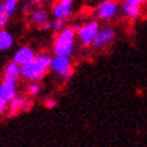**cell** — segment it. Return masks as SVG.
<instances>
[{
    "instance_id": "obj_17",
    "label": "cell",
    "mask_w": 147,
    "mask_h": 147,
    "mask_svg": "<svg viewBox=\"0 0 147 147\" xmlns=\"http://www.w3.org/2000/svg\"><path fill=\"white\" fill-rule=\"evenodd\" d=\"M18 3H19V0H4L5 11H7V13L9 15V18H11L13 13L16 12V8H18Z\"/></svg>"
},
{
    "instance_id": "obj_5",
    "label": "cell",
    "mask_w": 147,
    "mask_h": 147,
    "mask_svg": "<svg viewBox=\"0 0 147 147\" xmlns=\"http://www.w3.org/2000/svg\"><path fill=\"white\" fill-rule=\"evenodd\" d=\"M115 35H116V31L115 28L112 26H104L100 28L96 39H94V43H93V47L96 50H102L105 49L107 46H109L113 42L115 39Z\"/></svg>"
},
{
    "instance_id": "obj_3",
    "label": "cell",
    "mask_w": 147,
    "mask_h": 147,
    "mask_svg": "<svg viewBox=\"0 0 147 147\" xmlns=\"http://www.w3.org/2000/svg\"><path fill=\"white\" fill-rule=\"evenodd\" d=\"M51 71H54L57 76H59L62 80H69L73 77L74 69L71 66L70 57L65 55H54L51 59Z\"/></svg>"
},
{
    "instance_id": "obj_8",
    "label": "cell",
    "mask_w": 147,
    "mask_h": 147,
    "mask_svg": "<svg viewBox=\"0 0 147 147\" xmlns=\"http://www.w3.org/2000/svg\"><path fill=\"white\" fill-rule=\"evenodd\" d=\"M20 65L16 63L13 59L8 61L5 63L4 69H3V74H1V78L3 81H8V82H15L18 84L19 80H22V76H20Z\"/></svg>"
},
{
    "instance_id": "obj_12",
    "label": "cell",
    "mask_w": 147,
    "mask_h": 147,
    "mask_svg": "<svg viewBox=\"0 0 147 147\" xmlns=\"http://www.w3.org/2000/svg\"><path fill=\"white\" fill-rule=\"evenodd\" d=\"M0 96L4 98L5 101H11L13 97L18 96V86L15 82H8V81H1L0 82Z\"/></svg>"
},
{
    "instance_id": "obj_6",
    "label": "cell",
    "mask_w": 147,
    "mask_h": 147,
    "mask_svg": "<svg viewBox=\"0 0 147 147\" xmlns=\"http://www.w3.org/2000/svg\"><path fill=\"white\" fill-rule=\"evenodd\" d=\"M28 20H30L31 24L38 27L39 30H49V28H51V22L49 20V12L45 8H42V7L32 9L30 12Z\"/></svg>"
},
{
    "instance_id": "obj_10",
    "label": "cell",
    "mask_w": 147,
    "mask_h": 147,
    "mask_svg": "<svg viewBox=\"0 0 147 147\" xmlns=\"http://www.w3.org/2000/svg\"><path fill=\"white\" fill-rule=\"evenodd\" d=\"M76 50V42H57L53 43V53L54 55H65L70 57Z\"/></svg>"
},
{
    "instance_id": "obj_11",
    "label": "cell",
    "mask_w": 147,
    "mask_h": 147,
    "mask_svg": "<svg viewBox=\"0 0 147 147\" xmlns=\"http://www.w3.org/2000/svg\"><path fill=\"white\" fill-rule=\"evenodd\" d=\"M142 5L139 4H134V3H127V1H123L120 5V12L124 15L125 18L131 19V20H135L140 16L142 13Z\"/></svg>"
},
{
    "instance_id": "obj_4",
    "label": "cell",
    "mask_w": 147,
    "mask_h": 147,
    "mask_svg": "<svg viewBox=\"0 0 147 147\" xmlns=\"http://www.w3.org/2000/svg\"><path fill=\"white\" fill-rule=\"evenodd\" d=\"M120 12V4L116 0H102L96 8V16L98 20L111 22Z\"/></svg>"
},
{
    "instance_id": "obj_15",
    "label": "cell",
    "mask_w": 147,
    "mask_h": 147,
    "mask_svg": "<svg viewBox=\"0 0 147 147\" xmlns=\"http://www.w3.org/2000/svg\"><path fill=\"white\" fill-rule=\"evenodd\" d=\"M40 90H42V85L39 82H28L26 92L30 97H35L40 93Z\"/></svg>"
},
{
    "instance_id": "obj_18",
    "label": "cell",
    "mask_w": 147,
    "mask_h": 147,
    "mask_svg": "<svg viewBox=\"0 0 147 147\" xmlns=\"http://www.w3.org/2000/svg\"><path fill=\"white\" fill-rule=\"evenodd\" d=\"M63 27H65V20L54 19L53 22H51V28H50V30H53V32L58 34V32H61L63 30Z\"/></svg>"
},
{
    "instance_id": "obj_21",
    "label": "cell",
    "mask_w": 147,
    "mask_h": 147,
    "mask_svg": "<svg viewBox=\"0 0 147 147\" xmlns=\"http://www.w3.org/2000/svg\"><path fill=\"white\" fill-rule=\"evenodd\" d=\"M22 11H23V13H28L30 11H32V3L31 1H28V3H24L23 4V7H22Z\"/></svg>"
},
{
    "instance_id": "obj_13",
    "label": "cell",
    "mask_w": 147,
    "mask_h": 147,
    "mask_svg": "<svg viewBox=\"0 0 147 147\" xmlns=\"http://www.w3.org/2000/svg\"><path fill=\"white\" fill-rule=\"evenodd\" d=\"M15 45V38H13L12 32L8 30H0V51H8L9 49H12V46Z\"/></svg>"
},
{
    "instance_id": "obj_22",
    "label": "cell",
    "mask_w": 147,
    "mask_h": 147,
    "mask_svg": "<svg viewBox=\"0 0 147 147\" xmlns=\"http://www.w3.org/2000/svg\"><path fill=\"white\" fill-rule=\"evenodd\" d=\"M123 1H127V3H134V4H139V5H143L146 3L147 0H123Z\"/></svg>"
},
{
    "instance_id": "obj_14",
    "label": "cell",
    "mask_w": 147,
    "mask_h": 147,
    "mask_svg": "<svg viewBox=\"0 0 147 147\" xmlns=\"http://www.w3.org/2000/svg\"><path fill=\"white\" fill-rule=\"evenodd\" d=\"M24 112V96H16L8 101V116H16Z\"/></svg>"
},
{
    "instance_id": "obj_19",
    "label": "cell",
    "mask_w": 147,
    "mask_h": 147,
    "mask_svg": "<svg viewBox=\"0 0 147 147\" xmlns=\"http://www.w3.org/2000/svg\"><path fill=\"white\" fill-rule=\"evenodd\" d=\"M43 105H45L47 109H53V108L57 105V100H55V98H45Z\"/></svg>"
},
{
    "instance_id": "obj_20",
    "label": "cell",
    "mask_w": 147,
    "mask_h": 147,
    "mask_svg": "<svg viewBox=\"0 0 147 147\" xmlns=\"http://www.w3.org/2000/svg\"><path fill=\"white\" fill-rule=\"evenodd\" d=\"M5 111H8V101H5L4 98L0 96V115H3Z\"/></svg>"
},
{
    "instance_id": "obj_16",
    "label": "cell",
    "mask_w": 147,
    "mask_h": 147,
    "mask_svg": "<svg viewBox=\"0 0 147 147\" xmlns=\"http://www.w3.org/2000/svg\"><path fill=\"white\" fill-rule=\"evenodd\" d=\"M8 19H9V15L5 11L4 1H0V30H3L5 27V24L8 23Z\"/></svg>"
},
{
    "instance_id": "obj_1",
    "label": "cell",
    "mask_w": 147,
    "mask_h": 147,
    "mask_svg": "<svg viewBox=\"0 0 147 147\" xmlns=\"http://www.w3.org/2000/svg\"><path fill=\"white\" fill-rule=\"evenodd\" d=\"M53 57L49 53H38L31 62L20 66V76L26 82H39L43 77L51 70Z\"/></svg>"
},
{
    "instance_id": "obj_23",
    "label": "cell",
    "mask_w": 147,
    "mask_h": 147,
    "mask_svg": "<svg viewBox=\"0 0 147 147\" xmlns=\"http://www.w3.org/2000/svg\"><path fill=\"white\" fill-rule=\"evenodd\" d=\"M61 1H63V3H67V4H73V1H74V0H61Z\"/></svg>"
},
{
    "instance_id": "obj_7",
    "label": "cell",
    "mask_w": 147,
    "mask_h": 147,
    "mask_svg": "<svg viewBox=\"0 0 147 147\" xmlns=\"http://www.w3.org/2000/svg\"><path fill=\"white\" fill-rule=\"evenodd\" d=\"M73 12H74L73 4H67V3H63L61 0L54 1L51 4V9H50L53 19H61V20H66V19L71 18Z\"/></svg>"
},
{
    "instance_id": "obj_2",
    "label": "cell",
    "mask_w": 147,
    "mask_h": 147,
    "mask_svg": "<svg viewBox=\"0 0 147 147\" xmlns=\"http://www.w3.org/2000/svg\"><path fill=\"white\" fill-rule=\"evenodd\" d=\"M74 28L77 31V38L81 46L84 47H89L93 46L94 39L97 36L98 31H100V23L98 20H88V22L82 23V24H74Z\"/></svg>"
},
{
    "instance_id": "obj_9",
    "label": "cell",
    "mask_w": 147,
    "mask_h": 147,
    "mask_svg": "<svg viewBox=\"0 0 147 147\" xmlns=\"http://www.w3.org/2000/svg\"><path fill=\"white\" fill-rule=\"evenodd\" d=\"M36 54L38 53H35V50L32 49V47H30V46H20L19 49L15 50V53L12 55V59L22 66L24 63L31 62L32 59L36 57Z\"/></svg>"
}]
</instances>
